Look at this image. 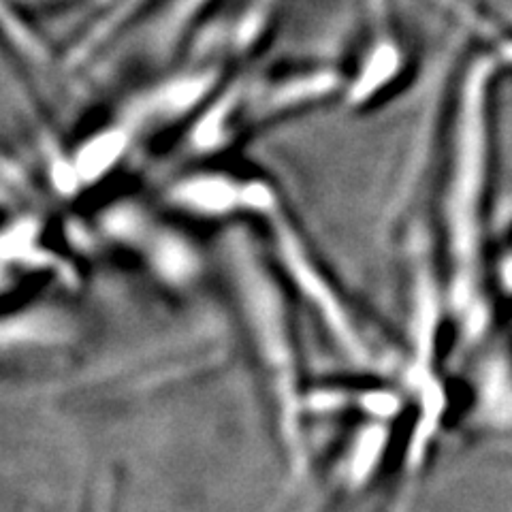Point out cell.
Listing matches in <instances>:
<instances>
[{
	"instance_id": "4fadbf2b",
	"label": "cell",
	"mask_w": 512,
	"mask_h": 512,
	"mask_svg": "<svg viewBox=\"0 0 512 512\" xmlns=\"http://www.w3.org/2000/svg\"><path fill=\"white\" fill-rule=\"evenodd\" d=\"M502 50H504V58L512 62V41H510V43H506V45L502 47Z\"/></svg>"
},
{
	"instance_id": "5b68a950",
	"label": "cell",
	"mask_w": 512,
	"mask_h": 512,
	"mask_svg": "<svg viewBox=\"0 0 512 512\" xmlns=\"http://www.w3.org/2000/svg\"><path fill=\"white\" fill-rule=\"evenodd\" d=\"M222 71L216 64H199L171 73L148 88L133 92L114 116L135 139L158 137L173 128L188 126L207 101L220 90Z\"/></svg>"
},
{
	"instance_id": "9c48e42d",
	"label": "cell",
	"mask_w": 512,
	"mask_h": 512,
	"mask_svg": "<svg viewBox=\"0 0 512 512\" xmlns=\"http://www.w3.org/2000/svg\"><path fill=\"white\" fill-rule=\"evenodd\" d=\"M476 410L489 425L512 421V352L489 348L476 374Z\"/></svg>"
},
{
	"instance_id": "3957f363",
	"label": "cell",
	"mask_w": 512,
	"mask_h": 512,
	"mask_svg": "<svg viewBox=\"0 0 512 512\" xmlns=\"http://www.w3.org/2000/svg\"><path fill=\"white\" fill-rule=\"evenodd\" d=\"M269 256L288 291H293L346 355L359 365L380 367L384 361L378 342L355 303L344 293L327 265L320 261L308 239L295 227V222L282 210L267 222Z\"/></svg>"
},
{
	"instance_id": "6da1fadb",
	"label": "cell",
	"mask_w": 512,
	"mask_h": 512,
	"mask_svg": "<svg viewBox=\"0 0 512 512\" xmlns=\"http://www.w3.org/2000/svg\"><path fill=\"white\" fill-rule=\"evenodd\" d=\"M491 58H478L463 75L446 126L438 190V254L448 312L466 346L493 331L495 291L491 218L498 178V120Z\"/></svg>"
},
{
	"instance_id": "52a82bcc",
	"label": "cell",
	"mask_w": 512,
	"mask_h": 512,
	"mask_svg": "<svg viewBox=\"0 0 512 512\" xmlns=\"http://www.w3.org/2000/svg\"><path fill=\"white\" fill-rule=\"evenodd\" d=\"M126 252H133L169 293L188 295L205 276V256L192 237L156 214L143 224Z\"/></svg>"
},
{
	"instance_id": "7c38bea8",
	"label": "cell",
	"mask_w": 512,
	"mask_h": 512,
	"mask_svg": "<svg viewBox=\"0 0 512 512\" xmlns=\"http://www.w3.org/2000/svg\"><path fill=\"white\" fill-rule=\"evenodd\" d=\"M13 274L15 271L11 267L0 263V291H5V288H9L13 284Z\"/></svg>"
},
{
	"instance_id": "ba28073f",
	"label": "cell",
	"mask_w": 512,
	"mask_h": 512,
	"mask_svg": "<svg viewBox=\"0 0 512 512\" xmlns=\"http://www.w3.org/2000/svg\"><path fill=\"white\" fill-rule=\"evenodd\" d=\"M135 143V135L116 118L86 135V139L67 156L71 195L92 190L105 182L122 165Z\"/></svg>"
},
{
	"instance_id": "277c9868",
	"label": "cell",
	"mask_w": 512,
	"mask_h": 512,
	"mask_svg": "<svg viewBox=\"0 0 512 512\" xmlns=\"http://www.w3.org/2000/svg\"><path fill=\"white\" fill-rule=\"evenodd\" d=\"M169 210L192 220L235 227L248 220L269 222L284 207L278 190L256 175L227 169H192L175 178L163 192Z\"/></svg>"
},
{
	"instance_id": "7a4b0ae2",
	"label": "cell",
	"mask_w": 512,
	"mask_h": 512,
	"mask_svg": "<svg viewBox=\"0 0 512 512\" xmlns=\"http://www.w3.org/2000/svg\"><path fill=\"white\" fill-rule=\"evenodd\" d=\"M218 261L288 466L301 476L308 470L306 425L312 387L301 365L291 291L269 252L256 246L244 224L224 229Z\"/></svg>"
},
{
	"instance_id": "30bf717a",
	"label": "cell",
	"mask_w": 512,
	"mask_h": 512,
	"mask_svg": "<svg viewBox=\"0 0 512 512\" xmlns=\"http://www.w3.org/2000/svg\"><path fill=\"white\" fill-rule=\"evenodd\" d=\"M0 37L5 39L15 54H20L26 62L47 67L52 60L50 47L39 37V32L32 28L18 13L9 0H0Z\"/></svg>"
},
{
	"instance_id": "8fae6325",
	"label": "cell",
	"mask_w": 512,
	"mask_h": 512,
	"mask_svg": "<svg viewBox=\"0 0 512 512\" xmlns=\"http://www.w3.org/2000/svg\"><path fill=\"white\" fill-rule=\"evenodd\" d=\"M495 291L500 303H512V242L495 254Z\"/></svg>"
},
{
	"instance_id": "8992f818",
	"label": "cell",
	"mask_w": 512,
	"mask_h": 512,
	"mask_svg": "<svg viewBox=\"0 0 512 512\" xmlns=\"http://www.w3.org/2000/svg\"><path fill=\"white\" fill-rule=\"evenodd\" d=\"M82 340V320L58 301H26L0 312V361L71 350Z\"/></svg>"
}]
</instances>
